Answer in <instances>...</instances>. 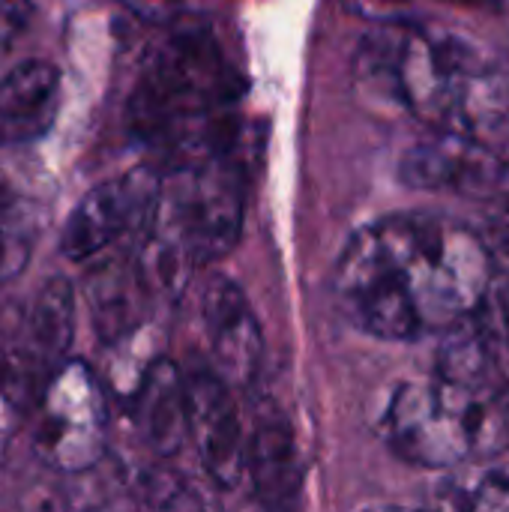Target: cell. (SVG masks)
I'll list each match as a JSON object with an SVG mask.
<instances>
[{"label":"cell","instance_id":"ba28073f","mask_svg":"<svg viewBox=\"0 0 509 512\" xmlns=\"http://www.w3.org/2000/svg\"><path fill=\"white\" fill-rule=\"evenodd\" d=\"M189 441L210 483L222 492H234L246 480V444L249 429L243 423L237 390L213 369H189Z\"/></svg>","mask_w":509,"mask_h":512},{"label":"cell","instance_id":"52a82bcc","mask_svg":"<svg viewBox=\"0 0 509 512\" xmlns=\"http://www.w3.org/2000/svg\"><path fill=\"white\" fill-rule=\"evenodd\" d=\"M399 177L411 189L509 207V156L462 135L429 132V138L405 150Z\"/></svg>","mask_w":509,"mask_h":512},{"label":"cell","instance_id":"8992f818","mask_svg":"<svg viewBox=\"0 0 509 512\" xmlns=\"http://www.w3.org/2000/svg\"><path fill=\"white\" fill-rule=\"evenodd\" d=\"M162 183L156 168L141 165L93 186L60 231V255L69 261H90L123 237L141 234L153 219Z\"/></svg>","mask_w":509,"mask_h":512},{"label":"cell","instance_id":"7a4b0ae2","mask_svg":"<svg viewBox=\"0 0 509 512\" xmlns=\"http://www.w3.org/2000/svg\"><path fill=\"white\" fill-rule=\"evenodd\" d=\"M354 78L366 99L429 132L480 141L509 156V78L483 45L417 21L375 24L360 39Z\"/></svg>","mask_w":509,"mask_h":512},{"label":"cell","instance_id":"3957f363","mask_svg":"<svg viewBox=\"0 0 509 512\" xmlns=\"http://www.w3.org/2000/svg\"><path fill=\"white\" fill-rule=\"evenodd\" d=\"M165 30L141 63L126 126L177 171L240 144L243 78L210 27L180 18Z\"/></svg>","mask_w":509,"mask_h":512},{"label":"cell","instance_id":"ac0fdd59","mask_svg":"<svg viewBox=\"0 0 509 512\" xmlns=\"http://www.w3.org/2000/svg\"><path fill=\"white\" fill-rule=\"evenodd\" d=\"M501 348L509 351V276H495L483 309L474 318Z\"/></svg>","mask_w":509,"mask_h":512},{"label":"cell","instance_id":"4fadbf2b","mask_svg":"<svg viewBox=\"0 0 509 512\" xmlns=\"http://www.w3.org/2000/svg\"><path fill=\"white\" fill-rule=\"evenodd\" d=\"M150 285L138 267V261H105L90 273L87 303L93 315V327L105 345L129 336L144 324V303L150 297Z\"/></svg>","mask_w":509,"mask_h":512},{"label":"cell","instance_id":"d6986e66","mask_svg":"<svg viewBox=\"0 0 509 512\" xmlns=\"http://www.w3.org/2000/svg\"><path fill=\"white\" fill-rule=\"evenodd\" d=\"M126 12L147 27H171L183 18L186 0H123Z\"/></svg>","mask_w":509,"mask_h":512},{"label":"cell","instance_id":"30bf717a","mask_svg":"<svg viewBox=\"0 0 509 512\" xmlns=\"http://www.w3.org/2000/svg\"><path fill=\"white\" fill-rule=\"evenodd\" d=\"M306 462L288 417L267 405L249 426L246 480L264 507H288L303 492Z\"/></svg>","mask_w":509,"mask_h":512},{"label":"cell","instance_id":"9a60e30c","mask_svg":"<svg viewBox=\"0 0 509 512\" xmlns=\"http://www.w3.org/2000/svg\"><path fill=\"white\" fill-rule=\"evenodd\" d=\"M435 504L462 512H509V477L483 468V462L465 465V471L456 468V474L438 486Z\"/></svg>","mask_w":509,"mask_h":512},{"label":"cell","instance_id":"5bb4252c","mask_svg":"<svg viewBox=\"0 0 509 512\" xmlns=\"http://www.w3.org/2000/svg\"><path fill=\"white\" fill-rule=\"evenodd\" d=\"M39 237V210L0 189V288L24 273Z\"/></svg>","mask_w":509,"mask_h":512},{"label":"cell","instance_id":"2e32d148","mask_svg":"<svg viewBox=\"0 0 509 512\" xmlns=\"http://www.w3.org/2000/svg\"><path fill=\"white\" fill-rule=\"evenodd\" d=\"M36 18L39 9L33 0H0V75L27 60L21 57V51L33 36Z\"/></svg>","mask_w":509,"mask_h":512},{"label":"cell","instance_id":"5b68a950","mask_svg":"<svg viewBox=\"0 0 509 512\" xmlns=\"http://www.w3.org/2000/svg\"><path fill=\"white\" fill-rule=\"evenodd\" d=\"M33 450L63 474H87L108 453V399L102 381L81 360H66L36 405Z\"/></svg>","mask_w":509,"mask_h":512},{"label":"cell","instance_id":"6da1fadb","mask_svg":"<svg viewBox=\"0 0 509 512\" xmlns=\"http://www.w3.org/2000/svg\"><path fill=\"white\" fill-rule=\"evenodd\" d=\"M483 234L435 213H390L363 225L333 270V303L384 342L444 336L477 318L495 282Z\"/></svg>","mask_w":509,"mask_h":512},{"label":"cell","instance_id":"e0dca14e","mask_svg":"<svg viewBox=\"0 0 509 512\" xmlns=\"http://www.w3.org/2000/svg\"><path fill=\"white\" fill-rule=\"evenodd\" d=\"M138 492L144 495V504H150V507H204L201 495L192 489L189 480H183L174 471H162V468L144 474Z\"/></svg>","mask_w":509,"mask_h":512},{"label":"cell","instance_id":"7c38bea8","mask_svg":"<svg viewBox=\"0 0 509 512\" xmlns=\"http://www.w3.org/2000/svg\"><path fill=\"white\" fill-rule=\"evenodd\" d=\"M60 69L27 57L0 75V147H21L45 138L60 111Z\"/></svg>","mask_w":509,"mask_h":512},{"label":"cell","instance_id":"9c48e42d","mask_svg":"<svg viewBox=\"0 0 509 512\" xmlns=\"http://www.w3.org/2000/svg\"><path fill=\"white\" fill-rule=\"evenodd\" d=\"M201 324L210 366L237 393H246L264 366V333L237 282L219 273L207 279L201 291Z\"/></svg>","mask_w":509,"mask_h":512},{"label":"cell","instance_id":"277c9868","mask_svg":"<svg viewBox=\"0 0 509 512\" xmlns=\"http://www.w3.org/2000/svg\"><path fill=\"white\" fill-rule=\"evenodd\" d=\"M393 453L420 468H465L509 453V372L471 384L432 369L405 381L384 414Z\"/></svg>","mask_w":509,"mask_h":512},{"label":"cell","instance_id":"8fae6325","mask_svg":"<svg viewBox=\"0 0 509 512\" xmlns=\"http://www.w3.org/2000/svg\"><path fill=\"white\" fill-rule=\"evenodd\" d=\"M126 408L153 456L171 459L189 441V387L186 372L177 363L156 357Z\"/></svg>","mask_w":509,"mask_h":512}]
</instances>
